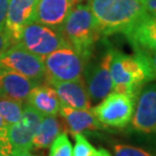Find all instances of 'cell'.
<instances>
[{
	"label": "cell",
	"mask_w": 156,
	"mask_h": 156,
	"mask_svg": "<svg viewBox=\"0 0 156 156\" xmlns=\"http://www.w3.org/2000/svg\"><path fill=\"white\" fill-rule=\"evenodd\" d=\"M114 156H156L143 148L128 144H116L113 147Z\"/></svg>",
	"instance_id": "obj_22"
},
{
	"label": "cell",
	"mask_w": 156,
	"mask_h": 156,
	"mask_svg": "<svg viewBox=\"0 0 156 156\" xmlns=\"http://www.w3.org/2000/svg\"><path fill=\"white\" fill-rule=\"evenodd\" d=\"M148 14L156 16V0H141Z\"/></svg>",
	"instance_id": "obj_27"
},
{
	"label": "cell",
	"mask_w": 156,
	"mask_h": 156,
	"mask_svg": "<svg viewBox=\"0 0 156 156\" xmlns=\"http://www.w3.org/2000/svg\"><path fill=\"white\" fill-rule=\"evenodd\" d=\"M26 104L42 115L56 116L61 108V101L54 87L48 84H38L30 91Z\"/></svg>",
	"instance_id": "obj_17"
},
{
	"label": "cell",
	"mask_w": 156,
	"mask_h": 156,
	"mask_svg": "<svg viewBox=\"0 0 156 156\" xmlns=\"http://www.w3.org/2000/svg\"><path fill=\"white\" fill-rule=\"evenodd\" d=\"M38 0H10L6 12L4 28L13 44L19 41L22 29L34 21L36 3Z\"/></svg>",
	"instance_id": "obj_11"
},
{
	"label": "cell",
	"mask_w": 156,
	"mask_h": 156,
	"mask_svg": "<svg viewBox=\"0 0 156 156\" xmlns=\"http://www.w3.org/2000/svg\"><path fill=\"white\" fill-rule=\"evenodd\" d=\"M59 31L68 44L86 61L94 55L96 44L102 37L89 2L75 5Z\"/></svg>",
	"instance_id": "obj_2"
},
{
	"label": "cell",
	"mask_w": 156,
	"mask_h": 156,
	"mask_svg": "<svg viewBox=\"0 0 156 156\" xmlns=\"http://www.w3.org/2000/svg\"><path fill=\"white\" fill-rule=\"evenodd\" d=\"M49 156H73V146L67 132L59 133L49 146Z\"/></svg>",
	"instance_id": "obj_20"
},
{
	"label": "cell",
	"mask_w": 156,
	"mask_h": 156,
	"mask_svg": "<svg viewBox=\"0 0 156 156\" xmlns=\"http://www.w3.org/2000/svg\"><path fill=\"white\" fill-rule=\"evenodd\" d=\"M0 155L1 156H11L12 146L9 141L7 130L0 131Z\"/></svg>",
	"instance_id": "obj_23"
},
{
	"label": "cell",
	"mask_w": 156,
	"mask_h": 156,
	"mask_svg": "<svg viewBox=\"0 0 156 156\" xmlns=\"http://www.w3.org/2000/svg\"><path fill=\"white\" fill-rule=\"evenodd\" d=\"M72 3V5L73 6H75V5H77V4H80V3H84V2H88L89 0H69Z\"/></svg>",
	"instance_id": "obj_31"
},
{
	"label": "cell",
	"mask_w": 156,
	"mask_h": 156,
	"mask_svg": "<svg viewBox=\"0 0 156 156\" xmlns=\"http://www.w3.org/2000/svg\"><path fill=\"white\" fill-rule=\"evenodd\" d=\"M11 156H36L30 153V150H13Z\"/></svg>",
	"instance_id": "obj_28"
},
{
	"label": "cell",
	"mask_w": 156,
	"mask_h": 156,
	"mask_svg": "<svg viewBox=\"0 0 156 156\" xmlns=\"http://www.w3.org/2000/svg\"><path fill=\"white\" fill-rule=\"evenodd\" d=\"M136 98L112 91L91 110L104 127L125 128L131 122Z\"/></svg>",
	"instance_id": "obj_5"
},
{
	"label": "cell",
	"mask_w": 156,
	"mask_h": 156,
	"mask_svg": "<svg viewBox=\"0 0 156 156\" xmlns=\"http://www.w3.org/2000/svg\"><path fill=\"white\" fill-rule=\"evenodd\" d=\"M44 115L27 104L24 105L21 118L8 126L7 135L13 150H31L32 139L41 125Z\"/></svg>",
	"instance_id": "obj_10"
},
{
	"label": "cell",
	"mask_w": 156,
	"mask_h": 156,
	"mask_svg": "<svg viewBox=\"0 0 156 156\" xmlns=\"http://www.w3.org/2000/svg\"><path fill=\"white\" fill-rule=\"evenodd\" d=\"M75 147L73 149V156H92L96 149L94 148L83 133L74 135Z\"/></svg>",
	"instance_id": "obj_21"
},
{
	"label": "cell",
	"mask_w": 156,
	"mask_h": 156,
	"mask_svg": "<svg viewBox=\"0 0 156 156\" xmlns=\"http://www.w3.org/2000/svg\"><path fill=\"white\" fill-rule=\"evenodd\" d=\"M73 7L69 0H38L34 21L59 29Z\"/></svg>",
	"instance_id": "obj_14"
},
{
	"label": "cell",
	"mask_w": 156,
	"mask_h": 156,
	"mask_svg": "<svg viewBox=\"0 0 156 156\" xmlns=\"http://www.w3.org/2000/svg\"><path fill=\"white\" fill-rule=\"evenodd\" d=\"M23 108L24 103L0 95V116L8 126L19 121Z\"/></svg>",
	"instance_id": "obj_19"
},
{
	"label": "cell",
	"mask_w": 156,
	"mask_h": 156,
	"mask_svg": "<svg viewBox=\"0 0 156 156\" xmlns=\"http://www.w3.org/2000/svg\"><path fill=\"white\" fill-rule=\"evenodd\" d=\"M131 124L139 133L156 135V84L144 86L136 99Z\"/></svg>",
	"instance_id": "obj_9"
},
{
	"label": "cell",
	"mask_w": 156,
	"mask_h": 156,
	"mask_svg": "<svg viewBox=\"0 0 156 156\" xmlns=\"http://www.w3.org/2000/svg\"><path fill=\"white\" fill-rule=\"evenodd\" d=\"M48 84L55 90L61 105L75 109H91L92 102L83 78L75 81H55Z\"/></svg>",
	"instance_id": "obj_13"
},
{
	"label": "cell",
	"mask_w": 156,
	"mask_h": 156,
	"mask_svg": "<svg viewBox=\"0 0 156 156\" xmlns=\"http://www.w3.org/2000/svg\"><path fill=\"white\" fill-rule=\"evenodd\" d=\"M112 49V46H109L100 56H91L86 62L83 79L91 102H100L113 91L110 71Z\"/></svg>",
	"instance_id": "obj_6"
},
{
	"label": "cell",
	"mask_w": 156,
	"mask_h": 156,
	"mask_svg": "<svg viewBox=\"0 0 156 156\" xmlns=\"http://www.w3.org/2000/svg\"><path fill=\"white\" fill-rule=\"evenodd\" d=\"M9 1L10 0H0V29L4 28L6 12H7Z\"/></svg>",
	"instance_id": "obj_26"
},
{
	"label": "cell",
	"mask_w": 156,
	"mask_h": 156,
	"mask_svg": "<svg viewBox=\"0 0 156 156\" xmlns=\"http://www.w3.org/2000/svg\"><path fill=\"white\" fill-rule=\"evenodd\" d=\"M143 55L146 62L151 71L153 80H156V52H146V51H137Z\"/></svg>",
	"instance_id": "obj_24"
},
{
	"label": "cell",
	"mask_w": 156,
	"mask_h": 156,
	"mask_svg": "<svg viewBox=\"0 0 156 156\" xmlns=\"http://www.w3.org/2000/svg\"><path fill=\"white\" fill-rule=\"evenodd\" d=\"M88 2L102 36L124 34L146 13L141 0H89Z\"/></svg>",
	"instance_id": "obj_1"
},
{
	"label": "cell",
	"mask_w": 156,
	"mask_h": 156,
	"mask_svg": "<svg viewBox=\"0 0 156 156\" xmlns=\"http://www.w3.org/2000/svg\"><path fill=\"white\" fill-rule=\"evenodd\" d=\"M61 132V124L54 115H44L41 125L32 139V147L36 149L48 148Z\"/></svg>",
	"instance_id": "obj_18"
},
{
	"label": "cell",
	"mask_w": 156,
	"mask_h": 156,
	"mask_svg": "<svg viewBox=\"0 0 156 156\" xmlns=\"http://www.w3.org/2000/svg\"><path fill=\"white\" fill-rule=\"evenodd\" d=\"M0 69L18 73L38 83L45 78L44 58L28 51L19 42L12 44L0 55Z\"/></svg>",
	"instance_id": "obj_8"
},
{
	"label": "cell",
	"mask_w": 156,
	"mask_h": 156,
	"mask_svg": "<svg viewBox=\"0 0 156 156\" xmlns=\"http://www.w3.org/2000/svg\"><path fill=\"white\" fill-rule=\"evenodd\" d=\"M18 42L28 51L42 58L58 48L68 45L59 29L35 21L24 26Z\"/></svg>",
	"instance_id": "obj_7"
},
{
	"label": "cell",
	"mask_w": 156,
	"mask_h": 156,
	"mask_svg": "<svg viewBox=\"0 0 156 156\" xmlns=\"http://www.w3.org/2000/svg\"><path fill=\"white\" fill-rule=\"evenodd\" d=\"M38 82L28 79L18 73L0 69V95L22 103Z\"/></svg>",
	"instance_id": "obj_15"
},
{
	"label": "cell",
	"mask_w": 156,
	"mask_h": 156,
	"mask_svg": "<svg viewBox=\"0 0 156 156\" xmlns=\"http://www.w3.org/2000/svg\"><path fill=\"white\" fill-rule=\"evenodd\" d=\"M110 71L113 91L136 99L146 84L154 81L143 55L137 51L130 55L113 48Z\"/></svg>",
	"instance_id": "obj_3"
},
{
	"label": "cell",
	"mask_w": 156,
	"mask_h": 156,
	"mask_svg": "<svg viewBox=\"0 0 156 156\" xmlns=\"http://www.w3.org/2000/svg\"><path fill=\"white\" fill-rule=\"evenodd\" d=\"M87 61L71 45L58 48L44 58L48 83L55 81H75L83 78Z\"/></svg>",
	"instance_id": "obj_4"
},
{
	"label": "cell",
	"mask_w": 156,
	"mask_h": 156,
	"mask_svg": "<svg viewBox=\"0 0 156 156\" xmlns=\"http://www.w3.org/2000/svg\"><path fill=\"white\" fill-rule=\"evenodd\" d=\"M58 113L73 136L85 131H96L105 128L97 120L91 109H75L61 105Z\"/></svg>",
	"instance_id": "obj_16"
},
{
	"label": "cell",
	"mask_w": 156,
	"mask_h": 156,
	"mask_svg": "<svg viewBox=\"0 0 156 156\" xmlns=\"http://www.w3.org/2000/svg\"><path fill=\"white\" fill-rule=\"evenodd\" d=\"M124 35L135 51L156 52V16L146 12Z\"/></svg>",
	"instance_id": "obj_12"
},
{
	"label": "cell",
	"mask_w": 156,
	"mask_h": 156,
	"mask_svg": "<svg viewBox=\"0 0 156 156\" xmlns=\"http://www.w3.org/2000/svg\"><path fill=\"white\" fill-rule=\"evenodd\" d=\"M0 156H1V155H0Z\"/></svg>",
	"instance_id": "obj_32"
},
{
	"label": "cell",
	"mask_w": 156,
	"mask_h": 156,
	"mask_svg": "<svg viewBox=\"0 0 156 156\" xmlns=\"http://www.w3.org/2000/svg\"><path fill=\"white\" fill-rule=\"evenodd\" d=\"M8 128V125L4 120L2 119V117L0 116V131H3V130H7Z\"/></svg>",
	"instance_id": "obj_30"
},
{
	"label": "cell",
	"mask_w": 156,
	"mask_h": 156,
	"mask_svg": "<svg viewBox=\"0 0 156 156\" xmlns=\"http://www.w3.org/2000/svg\"><path fill=\"white\" fill-rule=\"evenodd\" d=\"M92 156H112V155L110 154V152H109L108 150L102 148V149H99V150L96 149Z\"/></svg>",
	"instance_id": "obj_29"
},
{
	"label": "cell",
	"mask_w": 156,
	"mask_h": 156,
	"mask_svg": "<svg viewBox=\"0 0 156 156\" xmlns=\"http://www.w3.org/2000/svg\"><path fill=\"white\" fill-rule=\"evenodd\" d=\"M12 44V39L10 35L8 34V32L5 30V28L0 29V55L4 51H6Z\"/></svg>",
	"instance_id": "obj_25"
}]
</instances>
